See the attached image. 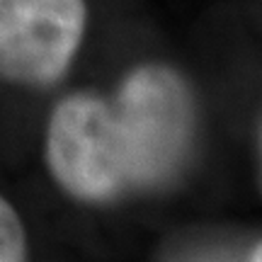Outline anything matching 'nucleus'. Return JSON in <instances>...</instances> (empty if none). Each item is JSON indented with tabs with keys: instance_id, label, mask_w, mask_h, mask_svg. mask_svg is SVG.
I'll use <instances>...</instances> for the list:
<instances>
[{
	"instance_id": "obj_4",
	"label": "nucleus",
	"mask_w": 262,
	"mask_h": 262,
	"mask_svg": "<svg viewBox=\"0 0 262 262\" xmlns=\"http://www.w3.org/2000/svg\"><path fill=\"white\" fill-rule=\"evenodd\" d=\"M250 262H262V241L257 243V248L253 250V257H250Z\"/></svg>"
},
{
	"instance_id": "obj_1",
	"label": "nucleus",
	"mask_w": 262,
	"mask_h": 262,
	"mask_svg": "<svg viewBox=\"0 0 262 262\" xmlns=\"http://www.w3.org/2000/svg\"><path fill=\"white\" fill-rule=\"evenodd\" d=\"M194 107L187 83L160 63L134 68L114 100L63 97L47 131V163L83 202H110L163 185L187 156Z\"/></svg>"
},
{
	"instance_id": "obj_2",
	"label": "nucleus",
	"mask_w": 262,
	"mask_h": 262,
	"mask_svg": "<svg viewBox=\"0 0 262 262\" xmlns=\"http://www.w3.org/2000/svg\"><path fill=\"white\" fill-rule=\"evenodd\" d=\"M85 0H0V75L49 85L68 71L85 32Z\"/></svg>"
},
{
	"instance_id": "obj_3",
	"label": "nucleus",
	"mask_w": 262,
	"mask_h": 262,
	"mask_svg": "<svg viewBox=\"0 0 262 262\" xmlns=\"http://www.w3.org/2000/svg\"><path fill=\"white\" fill-rule=\"evenodd\" d=\"M0 262H27V238L17 211L0 196Z\"/></svg>"
}]
</instances>
